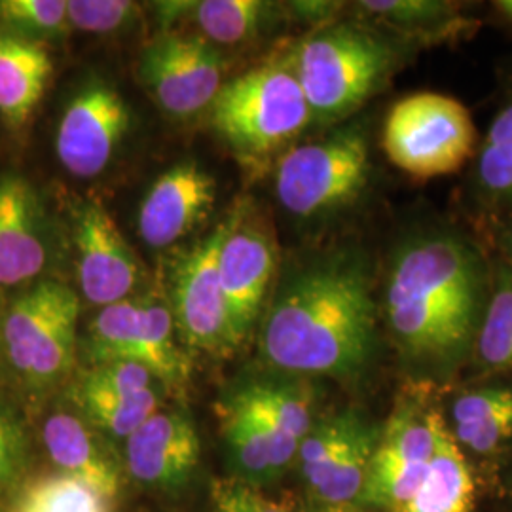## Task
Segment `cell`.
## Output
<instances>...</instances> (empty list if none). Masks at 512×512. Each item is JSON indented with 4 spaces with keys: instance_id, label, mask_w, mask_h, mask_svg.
Here are the masks:
<instances>
[{
    "instance_id": "1",
    "label": "cell",
    "mask_w": 512,
    "mask_h": 512,
    "mask_svg": "<svg viewBox=\"0 0 512 512\" xmlns=\"http://www.w3.org/2000/svg\"><path fill=\"white\" fill-rule=\"evenodd\" d=\"M490 268L475 245L452 230H425L397 247L382 311L412 382L444 384L473 357Z\"/></svg>"
},
{
    "instance_id": "2",
    "label": "cell",
    "mask_w": 512,
    "mask_h": 512,
    "mask_svg": "<svg viewBox=\"0 0 512 512\" xmlns=\"http://www.w3.org/2000/svg\"><path fill=\"white\" fill-rule=\"evenodd\" d=\"M258 349L279 374L361 380L378 349V306L361 253L319 256L287 275L262 319Z\"/></svg>"
},
{
    "instance_id": "3",
    "label": "cell",
    "mask_w": 512,
    "mask_h": 512,
    "mask_svg": "<svg viewBox=\"0 0 512 512\" xmlns=\"http://www.w3.org/2000/svg\"><path fill=\"white\" fill-rule=\"evenodd\" d=\"M315 420V395L304 378L277 374L232 387L219 403L230 476L264 490L293 469Z\"/></svg>"
},
{
    "instance_id": "4",
    "label": "cell",
    "mask_w": 512,
    "mask_h": 512,
    "mask_svg": "<svg viewBox=\"0 0 512 512\" xmlns=\"http://www.w3.org/2000/svg\"><path fill=\"white\" fill-rule=\"evenodd\" d=\"M80 298L42 281L16 298L2 317V365L33 401L67 387L78 359Z\"/></svg>"
},
{
    "instance_id": "5",
    "label": "cell",
    "mask_w": 512,
    "mask_h": 512,
    "mask_svg": "<svg viewBox=\"0 0 512 512\" xmlns=\"http://www.w3.org/2000/svg\"><path fill=\"white\" fill-rule=\"evenodd\" d=\"M401 50L368 29L329 25L302 40L289 59L311 118L344 120L378 92L399 63Z\"/></svg>"
},
{
    "instance_id": "6",
    "label": "cell",
    "mask_w": 512,
    "mask_h": 512,
    "mask_svg": "<svg viewBox=\"0 0 512 512\" xmlns=\"http://www.w3.org/2000/svg\"><path fill=\"white\" fill-rule=\"evenodd\" d=\"M211 118L232 147L253 158L287 147L313 120L289 61L260 65L222 84Z\"/></svg>"
},
{
    "instance_id": "7",
    "label": "cell",
    "mask_w": 512,
    "mask_h": 512,
    "mask_svg": "<svg viewBox=\"0 0 512 512\" xmlns=\"http://www.w3.org/2000/svg\"><path fill=\"white\" fill-rule=\"evenodd\" d=\"M368 177V141L353 126L289 148L275 169V194L296 219H321L357 202Z\"/></svg>"
},
{
    "instance_id": "8",
    "label": "cell",
    "mask_w": 512,
    "mask_h": 512,
    "mask_svg": "<svg viewBox=\"0 0 512 512\" xmlns=\"http://www.w3.org/2000/svg\"><path fill=\"white\" fill-rule=\"evenodd\" d=\"M475 145L469 110L442 93L406 95L385 118L387 158L418 179L456 173L473 156Z\"/></svg>"
},
{
    "instance_id": "9",
    "label": "cell",
    "mask_w": 512,
    "mask_h": 512,
    "mask_svg": "<svg viewBox=\"0 0 512 512\" xmlns=\"http://www.w3.org/2000/svg\"><path fill=\"white\" fill-rule=\"evenodd\" d=\"M427 387L403 391L380 429L359 505L372 512H397L418 490L446 421Z\"/></svg>"
},
{
    "instance_id": "10",
    "label": "cell",
    "mask_w": 512,
    "mask_h": 512,
    "mask_svg": "<svg viewBox=\"0 0 512 512\" xmlns=\"http://www.w3.org/2000/svg\"><path fill=\"white\" fill-rule=\"evenodd\" d=\"M177 336L165 304L128 298L93 317L86 336L88 365L131 361L148 368L165 389L181 391L190 378V359Z\"/></svg>"
},
{
    "instance_id": "11",
    "label": "cell",
    "mask_w": 512,
    "mask_h": 512,
    "mask_svg": "<svg viewBox=\"0 0 512 512\" xmlns=\"http://www.w3.org/2000/svg\"><path fill=\"white\" fill-rule=\"evenodd\" d=\"M380 429L382 425L357 410L317 416L294 461L304 499L321 505H359Z\"/></svg>"
},
{
    "instance_id": "12",
    "label": "cell",
    "mask_w": 512,
    "mask_h": 512,
    "mask_svg": "<svg viewBox=\"0 0 512 512\" xmlns=\"http://www.w3.org/2000/svg\"><path fill=\"white\" fill-rule=\"evenodd\" d=\"M164 384L143 365H88L67 384L65 401L107 439L122 444L164 406Z\"/></svg>"
},
{
    "instance_id": "13",
    "label": "cell",
    "mask_w": 512,
    "mask_h": 512,
    "mask_svg": "<svg viewBox=\"0 0 512 512\" xmlns=\"http://www.w3.org/2000/svg\"><path fill=\"white\" fill-rule=\"evenodd\" d=\"M126 480L143 492L179 497L202 471V439L183 408H160L122 448Z\"/></svg>"
},
{
    "instance_id": "14",
    "label": "cell",
    "mask_w": 512,
    "mask_h": 512,
    "mask_svg": "<svg viewBox=\"0 0 512 512\" xmlns=\"http://www.w3.org/2000/svg\"><path fill=\"white\" fill-rule=\"evenodd\" d=\"M139 76L167 114L190 118L219 95L224 61L203 37L167 33L143 50Z\"/></svg>"
},
{
    "instance_id": "15",
    "label": "cell",
    "mask_w": 512,
    "mask_h": 512,
    "mask_svg": "<svg viewBox=\"0 0 512 512\" xmlns=\"http://www.w3.org/2000/svg\"><path fill=\"white\" fill-rule=\"evenodd\" d=\"M40 467L74 476L118 503L128 484L120 448L84 420L71 404L48 408L35 425Z\"/></svg>"
},
{
    "instance_id": "16",
    "label": "cell",
    "mask_w": 512,
    "mask_h": 512,
    "mask_svg": "<svg viewBox=\"0 0 512 512\" xmlns=\"http://www.w3.org/2000/svg\"><path fill=\"white\" fill-rule=\"evenodd\" d=\"M228 222L186 256L177 270L173 291V321L181 344L211 355L234 351L224 294L220 287V245Z\"/></svg>"
},
{
    "instance_id": "17",
    "label": "cell",
    "mask_w": 512,
    "mask_h": 512,
    "mask_svg": "<svg viewBox=\"0 0 512 512\" xmlns=\"http://www.w3.org/2000/svg\"><path fill=\"white\" fill-rule=\"evenodd\" d=\"M131 112L124 97L103 80L76 93L59 120L55 152L61 165L78 179L103 173L124 141Z\"/></svg>"
},
{
    "instance_id": "18",
    "label": "cell",
    "mask_w": 512,
    "mask_h": 512,
    "mask_svg": "<svg viewBox=\"0 0 512 512\" xmlns=\"http://www.w3.org/2000/svg\"><path fill=\"white\" fill-rule=\"evenodd\" d=\"M76 274L84 298L107 308L131 298L141 264L101 202H86L74 219Z\"/></svg>"
},
{
    "instance_id": "19",
    "label": "cell",
    "mask_w": 512,
    "mask_h": 512,
    "mask_svg": "<svg viewBox=\"0 0 512 512\" xmlns=\"http://www.w3.org/2000/svg\"><path fill=\"white\" fill-rule=\"evenodd\" d=\"M275 249L260 228L228 222L220 245L219 277L234 348L255 329L274 279Z\"/></svg>"
},
{
    "instance_id": "20",
    "label": "cell",
    "mask_w": 512,
    "mask_h": 512,
    "mask_svg": "<svg viewBox=\"0 0 512 512\" xmlns=\"http://www.w3.org/2000/svg\"><path fill=\"white\" fill-rule=\"evenodd\" d=\"M217 183L194 162L175 165L150 186L139 209V234L143 241L164 249L202 222L215 205Z\"/></svg>"
},
{
    "instance_id": "21",
    "label": "cell",
    "mask_w": 512,
    "mask_h": 512,
    "mask_svg": "<svg viewBox=\"0 0 512 512\" xmlns=\"http://www.w3.org/2000/svg\"><path fill=\"white\" fill-rule=\"evenodd\" d=\"M48 260L44 217L35 188L18 175L0 177V285L42 274Z\"/></svg>"
},
{
    "instance_id": "22",
    "label": "cell",
    "mask_w": 512,
    "mask_h": 512,
    "mask_svg": "<svg viewBox=\"0 0 512 512\" xmlns=\"http://www.w3.org/2000/svg\"><path fill=\"white\" fill-rule=\"evenodd\" d=\"M446 423L465 454L494 456L512 442V382L461 391Z\"/></svg>"
},
{
    "instance_id": "23",
    "label": "cell",
    "mask_w": 512,
    "mask_h": 512,
    "mask_svg": "<svg viewBox=\"0 0 512 512\" xmlns=\"http://www.w3.org/2000/svg\"><path fill=\"white\" fill-rule=\"evenodd\" d=\"M54 63L44 42L19 37L0 27V116L19 128L37 109Z\"/></svg>"
},
{
    "instance_id": "24",
    "label": "cell",
    "mask_w": 512,
    "mask_h": 512,
    "mask_svg": "<svg viewBox=\"0 0 512 512\" xmlns=\"http://www.w3.org/2000/svg\"><path fill=\"white\" fill-rule=\"evenodd\" d=\"M475 501L473 469L444 421L427 473L397 512H475Z\"/></svg>"
},
{
    "instance_id": "25",
    "label": "cell",
    "mask_w": 512,
    "mask_h": 512,
    "mask_svg": "<svg viewBox=\"0 0 512 512\" xmlns=\"http://www.w3.org/2000/svg\"><path fill=\"white\" fill-rule=\"evenodd\" d=\"M6 512H114V503L74 476L38 467L4 505Z\"/></svg>"
},
{
    "instance_id": "26",
    "label": "cell",
    "mask_w": 512,
    "mask_h": 512,
    "mask_svg": "<svg viewBox=\"0 0 512 512\" xmlns=\"http://www.w3.org/2000/svg\"><path fill=\"white\" fill-rule=\"evenodd\" d=\"M473 357L486 372L512 374V270L499 258L490 268V296Z\"/></svg>"
},
{
    "instance_id": "27",
    "label": "cell",
    "mask_w": 512,
    "mask_h": 512,
    "mask_svg": "<svg viewBox=\"0 0 512 512\" xmlns=\"http://www.w3.org/2000/svg\"><path fill=\"white\" fill-rule=\"evenodd\" d=\"M38 467L35 423L14 395L0 391V503L6 505Z\"/></svg>"
},
{
    "instance_id": "28",
    "label": "cell",
    "mask_w": 512,
    "mask_h": 512,
    "mask_svg": "<svg viewBox=\"0 0 512 512\" xmlns=\"http://www.w3.org/2000/svg\"><path fill=\"white\" fill-rule=\"evenodd\" d=\"M359 8L406 38L450 37L469 25L454 4L440 0H366Z\"/></svg>"
},
{
    "instance_id": "29",
    "label": "cell",
    "mask_w": 512,
    "mask_h": 512,
    "mask_svg": "<svg viewBox=\"0 0 512 512\" xmlns=\"http://www.w3.org/2000/svg\"><path fill=\"white\" fill-rule=\"evenodd\" d=\"M476 190L497 211L512 213V99L495 114L476 156Z\"/></svg>"
},
{
    "instance_id": "30",
    "label": "cell",
    "mask_w": 512,
    "mask_h": 512,
    "mask_svg": "<svg viewBox=\"0 0 512 512\" xmlns=\"http://www.w3.org/2000/svg\"><path fill=\"white\" fill-rule=\"evenodd\" d=\"M192 12L207 42L234 46L255 37L268 23L274 4L260 0H205L192 2Z\"/></svg>"
},
{
    "instance_id": "31",
    "label": "cell",
    "mask_w": 512,
    "mask_h": 512,
    "mask_svg": "<svg viewBox=\"0 0 512 512\" xmlns=\"http://www.w3.org/2000/svg\"><path fill=\"white\" fill-rule=\"evenodd\" d=\"M0 27L42 42L63 33L67 23V0H0Z\"/></svg>"
},
{
    "instance_id": "32",
    "label": "cell",
    "mask_w": 512,
    "mask_h": 512,
    "mask_svg": "<svg viewBox=\"0 0 512 512\" xmlns=\"http://www.w3.org/2000/svg\"><path fill=\"white\" fill-rule=\"evenodd\" d=\"M137 12L139 4L128 0H69L67 23L78 31L105 35L129 25Z\"/></svg>"
},
{
    "instance_id": "33",
    "label": "cell",
    "mask_w": 512,
    "mask_h": 512,
    "mask_svg": "<svg viewBox=\"0 0 512 512\" xmlns=\"http://www.w3.org/2000/svg\"><path fill=\"white\" fill-rule=\"evenodd\" d=\"M211 512H291V507L264 494L262 488L226 476L215 478L209 490Z\"/></svg>"
},
{
    "instance_id": "34",
    "label": "cell",
    "mask_w": 512,
    "mask_h": 512,
    "mask_svg": "<svg viewBox=\"0 0 512 512\" xmlns=\"http://www.w3.org/2000/svg\"><path fill=\"white\" fill-rule=\"evenodd\" d=\"M294 14L298 18L306 19L310 23H319L332 18V14L338 10V2H294L291 4Z\"/></svg>"
},
{
    "instance_id": "35",
    "label": "cell",
    "mask_w": 512,
    "mask_h": 512,
    "mask_svg": "<svg viewBox=\"0 0 512 512\" xmlns=\"http://www.w3.org/2000/svg\"><path fill=\"white\" fill-rule=\"evenodd\" d=\"M291 512H372L361 505H321L302 499L296 505H289Z\"/></svg>"
},
{
    "instance_id": "36",
    "label": "cell",
    "mask_w": 512,
    "mask_h": 512,
    "mask_svg": "<svg viewBox=\"0 0 512 512\" xmlns=\"http://www.w3.org/2000/svg\"><path fill=\"white\" fill-rule=\"evenodd\" d=\"M499 260H503L512 270V222L503 228L499 236Z\"/></svg>"
},
{
    "instance_id": "37",
    "label": "cell",
    "mask_w": 512,
    "mask_h": 512,
    "mask_svg": "<svg viewBox=\"0 0 512 512\" xmlns=\"http://www.w3.org/2000/svg\"><path fill=\"white\" fill-rule=\"evenodd\" d=\"M494 6L497 14H501V18L512 23V0H499Z\"/></svg>"
},
{
    "instance_id": "38",
    "label": "cell",
    "mask_w": 512,
    "mask_h": 512,
    "mask_svg": "<svg viewBox=\"0 0 512 512\" xmlns=\"http://www.w3.org/2000/svg\"><path fill=\"white\" fill-rule=\"evenodd\" d=\"M2 317L4 313H0V365H2Z\"/></svg>"
},
{
    "instance_id": "39",
    "label": "cell",
    "mask_w": 512,
    "mask_h": 512,
    "mask_svg": "<svg viewBox=\"0 0 512 512\" xmlns=\"http://www.w3.org/2000/svg\"><path fill=\"white\" fill-rule=\"evenodd\" d=\"M507 488H509V494L512 497V463H511V471H509V476H507Z\"/></svg>"
},
{
    "instance_id": "40",
    "label": "cell",
    "mask_w": 512,
    "mask_h": 512,
    "mask_svg": "<svg viewBox=\"0 0 512 512\" xmlns=\"http://www.w3.org/2000/svg\"><path fill=\"white\" fill-rule=\"evenodd\" d=\"M0 512H6L4 511V505H2V503H0Z\"/></svg>"
}]
</instances>
